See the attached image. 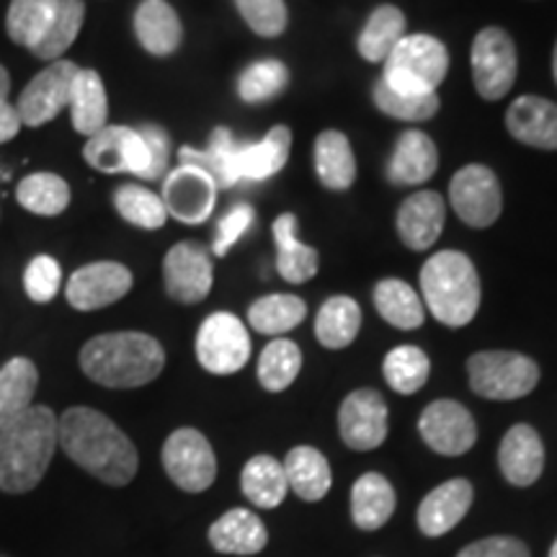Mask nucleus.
<instances>
[{
	"mask_svg": "<svg viewBox=\"0 0 557 557\" xmlns=\"http://www.w3.org/2000/svg\"><path fill=\"white\" fill-rule=\"evenodd\" d=\"M444 220H447L444 199L436 191H418L400 205L395 227L410 250H426L442 235Z\"/></svg>",
	"mask_w": 557,
	"mask_h": 557,
	"instance_id": "19",
	"label": "nucleus"
},
{
	"mask_svg": "<svg viewBox=\"0 0 557 557\" xmlns=\"http://www.w3.org/2000/svg\"><path fill=\"white\" fill-rule=\"evenodd\" d=\"M276 240V271L282 274L284 282L289 284H305L318 274V250L305 246L297 238V218L295 214L284 212L282 218L271 227Z\"/></svg>",
	"mask_w": 557,
	"mask_h": 557,
	"instance_id": "26",
	"label": "nucleus"
},
{
	"mask_svg": "<svg viewBox=\"0 0 557 557\" xmlns=\"http://www.w3.org/2000/svg\"><path fill=\"white\" fill-rule=\"evenodd\" d=\"M302 369V351L295 341L274 338L259 357V382L269 393H282L297 380Z\"/></svg>",
	"mask_w": 557,
	"mask_h": 557,
	"instance_id": "40",
	"label": "nucleus"
},
{
	"mask_svg": "<svg viewBox=\"0 0 557 557\" xmlns=\"http://www.w3.org/2000/svg\"><path fill=\"white\" fill-rule=\"evenodd\" d=\"M145 139V148H148L150 169L145 173V178L156 181L163 178L165 171H169V158H171V139L165 135V129H160L158 124H143L137 129Z\"/></svg>",
	"mask_w": 557,
	"mask_h": 557,
	"instance_id": "49",
	"label": "nucleus"
},
{
	"mask_svg": "<svg viewBox=\"0 0 557 557\" xmlns=\"http://www.w3.org/2000/svg\"><path fill=\"white\" fill-rule=\"evenodd\" d=\"M58 442L78 468L107 485L135 480L139 457L129 436L101 410L75 406L58 418Z\"/></svg>",
	"mask_w": 557,
	"mask_h": 557,
	"instance_id": "1",
	"label": "nucleus"
},
{
	"mask_svg": "<svg viewBox=\"0 0 557 557\" xmlns=\"http://www.w3.org/2000/svg\"><path fill=\"white\" fill-rule=\"evenodd\" d=\"M418 431L423 442L438 455L459 457L475 447V418L455 400H434L418 418Z\"/></svg>",
	"mask_w": 557,
	"mask_h": 557,
	"instance_id": "13",
	"label": "nucleus"
},
{
	"mask_svg": "<svg viewBox=\"0 0 557 557\" xmlns=\"http://www.w3.org/2000/svg\"><path fill=\"white\" fill-rule=\"evenodd\" d=\"M387 385L400 395H413L426 385L431 361L418 346H398L385 357L382 364Z\"/></svg>",
	"mask_w": 557,
	"mask_h": 557,
	"instance_id": "41",
	"label": "nucleus"
},
{
	"mask_svg": "<svg viewBox=\"0 0 557 557\" xmlns=\"http://www.w3.org/2000/svg\"><path fill=\"white\" fill-rule=\"evenodd\" d=\"M374 308L389 325L400 331L421 329L423 320H426L421 297L403 278H382L374 287Z\"/></svg>",
	"mask_w": 557,
	"mask_h": 557,
	"instance_id": "33",
	"label": "nucleus"
},
{
	"mask_svg": "<svg viewBox=\"0 0 557 557\" xmlns=\"http://www.w3.org/2000/svg\"><path fill=\"white\" fill-rule=\"evenodd\" d=\"M83 158L90 169L101 173H132V176L145 178L150 169L143 135L120 124H107L96 135H90L83 148Z\"/></svg>",
	"mask_w": 557,
	"mask_h": 557,
	"instance_id": "12",
	"label": "nucleus"
},
{
	"mask_svg": "<svg viewBox=\"0 0 557 557\" xmlns=\"http://www.w3.org/2000/svg\"><path fill=\"white\" fill-rule=\"evenodd\" d=\"M457 557H529V549L517 537H487L472 542Z\"/></svg>",
	"mask_w": 557,
	"mask_h": 557,
	"instance_id": "50",
	"label": "nucleus"
},
{
	"mask_svg": "<svg viewBox=\"0 0 557 557\" xmlns=\"http://www.w3.org/2000/svg\"><path fill=\"white\" fill-rule=\"evenodd\" d=\"M240 487L243 496H246L256 508H276L289 493L284 465L271 455H259L248 459L240 475Z\"/></svg>",
	"mask_w": 557,
	"mask_h": 557,
	"instance_id": "32",
	"label": "nucleus"
},
{
	"mask_svg": "<svg viewBox=\"0 0 557 557\" xmlns=\"http://www.w3.org/2000/svg\"><path fill=\"white\" fill-rule=\"evenodd\" d=\"M18 205L39 218H58L70 205V186L58 173H32L18 184Z\"/></svg>",
	"mask_w": 557,
	"mask_h": 557,
	"instance_id": "39",
	"label": "nucleus"
},
{
	"mask_svg": "<svg viewBox=\"0 0 557 557\" xmlns=\"http://www.w3.org/2000/svg\"><path fill=\"white\" fill-rule=\"evenodd\" d=\"M513 139L540 150H557V103L542 96H521L506 111Z\"/></svg>",
	"mask_w": 557,
	"mask_h": 557,
	"instance_id": "21",
	"label": "nucleus"
},
{
	"mask_svg": "<svg viewBox=\"0 0 557 557\" xmlns=\"http://www.w3.org/2000/svg\"><path fill=\"white\" fill-rule=\"evenodd\" d=\"M163 205L169 218L184 225H201L212 214L218 201V184L194 165H178L165 176Z\"/></svg>",
	"mask_w": 557,
	"mask_h": 557,
	"instance_id": "16",
	"label": "nucleus"
},
{
	"mask_svg": "<svg viewBox=\"0 0 557 557\" xmlns=\"http://www.w3.org/2000/svg\"><path fill=\"white\" fill-rule=\"evenodd\" d=\"M83 21H86V3L83 0H58L50 24H47L41 39L29 52L39 60H62V54L70 50V45L78 39Z\"/></svg>",
	"mask_w": 557,
	"mask_h": 557,
	"instance_id": "35",
	"label": "nucleus"
},
{
	"mask_svg": "<svg viewBox=\"0 0 557 557\" xmlns=\"http://www.w3.org/2000/svg\"><path fill=\"white\" fill-rule=\"evenodd\" d=\"M341 438L357 451L377 449L387 438V403L377 389H357L341 403Z\"/></svg>",
	"mask_w": 557,
	"mask_h": 557,
	"instance_id": "17",
	"label": "nucleus"
},
{
	"mask_svg": "<svg viewBox=\"0 0 557 557\" xmlns=\"http://www.w3.org/2000/svg\"><path fill=\"white\" fill-rule=\"evenodd\" d=\"M163 367V346L148 333H103L81 348V369L88 380L103 387H143L156 380Z\"/></svg>",
	"mask_w": 557,
	"mask_h": 557,
	"instance_id": "3",
	"label": "nucleus"
},
{
	"mask_svg": "<svg viewBox=\"0 0 557 557\" xmlns=\"http://www.w3.org/2000/svg\"><path fill=\"white\" fill-rule=\"evenodd\" d=\"M54 3L58 0H11L9 16H5V32L11 41L32 50L50 24Z\"/></svg>",
	"mask_w": 557,
	"mask_h": 557,
	"instance_id": "42",
	"label": "nucleus"
},
{
	"mask_svg": "<svg viewBox=\"0 0 557 557\" xmlns=\"http://www.w3.org/2000/svg\"><path fill=\"white\" fill-rule=\"evenodd\" d=\"M361 329V308L351 297L325 299L315 318V336L325 348H346Z\"/></svg>",
	"mask_w": 557,
	"mask_h": 557,
	"instance_id": "37",
	"label": "nucleus"
},
{
	"mask_svg": "<svg viewBox=\"0 0 557 557\" xmlns=\"http://www.w3.org/2000/svg\"><path fill=\"white\" fill-rule=\"evenodd\" d=\"M308 318V305L295 295H267L248 308V323L263 336H282Z\"/></svg>",
	"mask_w": 557,
	"mask_h": 557,
	"instance_id": "38",
	"label": "nucleus"
},
{
	"mask_svg": "<svg viewBox=\"0 0 557 557\" xmlns=\"http://www.w3.org/2000/svg\"><path fill=\"white\" fill-rule=\"evenodd\" d=\"M553 75H555V83H557V45H555V52H553Z\"/></svg>",
	"mask_w": 557,
	"mask_h": 557,
	"instance_id": "53",
	"label": "nucleus"
},
{
	"mask_svg": "<svg viewBox=\"0 0 557 557\" xmlns=\"http://www.w3.org/2000/svg\"><path fill=\"white\" fill-rule=\"evenodd\" d=\"M197 359L209 374L240 372L250 359L248 329L230 312H214L197 333Z\"/></svg>",
	"mask_w": 557,
	"mask_h": 557,
	"instance_id": "9",
	"label": "nucleus"
},
{
	"mask_svg": "<svg viewBox=\"0 0 557 557\" xmlns=\"http://www.w3.org/2000/svg\"><path fill=\"white\" fill-rule=\"evenodd\" d=\"M58 442V416L47 406H32L0 431V491L29 493L50 468Z\"/></svg>",
	"mask_w": 557,
	"mask_h": 557,
	"instance_id": "2",
	"label": "nucleus"
},
{
	"mask_svg": "<svg viewBox=\"0 0 557 557\" xmlns=\"http://www.w3.org/2000/svg\"><path fill=\"white\" fill-rule=\"evenodd\" d=\"M549 557H557V540H555V545H553V549H549Z\"/></svg>",
	"mask_w": 557,
	"mask_h": 557,
	"instance_id": "54",
	"label": "nucleus"
},
{
	"mask_svg": "<svg viewBox=\"0 0 557 557\" xmlns=\"http://www.w3.org/2000/svg\"><path fill=\"white\" fill-rule=\"evenodd\" d=\"M449 201L457 218L470 227H491L504 212V191L496 173L485 165H465L449 184Z\"/></svg>",
	"mask_w": 557,
	"mask_h": 557,
	"instance_id": "10",
	"label": "nucleus"
},
{
	"mask_svg": "<svg viewBox=\"0 0 557 557\" xmlns=\"http://www.w3.org/2000/svg\"><path fill=\"white\" fill-rule=\"evenodd\" d=\"M289 491L302 500H320L331 491V465L315 447H295L284 459Z\"/></svg>",
	"mask_w": 557,
	"mask_h": 557,
	"instance_id": "34",
	"label": "nucleus"
},
{
	"mask_svg": "<svg viewBox=\"0 0 557 557\" xmlns=\"http://www.w3.org/2000/svg\"><path fill=\"white\" fill-rule=\"evenodd\" d=\"M18 129H21V120H18L16 107L9 103V99H0V145L11 143V139L18 135Z\"/></svg>",
	"mask_w": 557,
	"mask_h": 557,
	"instance_id": "51",
	"label": "nucleus"
},
{
	"mask_svg": "<svg viewBox=\"0 0 557 557\" xmlns=\"http://www.w3.org/2000/svg\"><path fill=\"white\" fill-rule=\"evenodd\" d=\"M406 37V16L398 5H380L359 34V52L367 62H385Z\"/></svg>",
	"mask_w": 557,
	"mask_h": 557,
	"instance_id": "36",
	"label": "nucleus"
},
{
	"mask_svg": "<svg viewBox=\"0 0 557 557\" xmlns=\"http://www.w3.org/2000/svg\"><path fill=\"white\" fill-rule=\"evenodd\" d=\"M421 292L431 315L449 329L468 325L483 297L475 263L459 250H438L423 263Z\"/></svg>",
	"mask_w": 557,
	"mask_h": 557,
	"instance_id": "4",
	"label": "nucleus"
},
{
	"mask_svg": "<svg viewBox=\"0 0 557 557\" xmlns=\"http://www.w3.org/2000/svg\"><path fill=\"white\" fill-rule=\"evenodd\" d=\"M163 278L169 297L181 305H197L212 292L214 267L207 248L199 243H176L163 261Z\"/></svg>",
	"mask_w": 557,
	"mask_h": 557,
	"instance_id": "15",
	"label": "nucleus"
},
{
	"mask_svg": "<svg viewBox=\"0 0 557 557\" xmlns=\"http://www.w3.org/2000/svg\"><path fill=\"white\" fill-rule=\"evenodd\" d=\"M438 169V150L426 132L408 129L395 143L393 158L387 163V178L395 186L426 184Z\"/></svg>",
	"mask_w": 557,
	"mask_h": 557,
	"instance_id": "22",
	"label": "nucleus"
},
{
	"mask_svg": "<svg viewBox=\"0 0 557 557\" xmlns=\"http://www.w3.org/2000/svg\"><path fill=\"white\" fill-rule=\"evenodd\" d=\"M114 205L116 212H120L129 225H137L143 230H158L165 225V220H169L163 199L137 184L120 186V189L114 191Z\"/></svg>",
	"mask_w": 557,
	"mask_h": 557,
	"instance_id": "43",
	"label": "nucleus"
},
{
	"mask_svg": "<svg viewBox=\"0 0 557 557\" xmlns=\"http://www.w3.org/2000/svg\"><path fill=\"white\" fill-rule=\"evenodd\" d=\"M209 542L222 555H256L267 547L269 532L248 508H233L209 527Z\"/></svg>",
	"mask_w": 557,
	"mask_h": 557,
	"instance_id": "25",
	"label": "nucleus"
},
{
	"mask_svg": "<svg viewBox=\"0 0 557 557\" xmlns=\"http://www.w3.org/2000/svg\"><path fill=\"white\" fill-rule=\"evenodd\" d=\"M238 158H240V145L235 143L233 132L225 127H218L209 137V148H181L178 160L181 165H194V169L205 171L209 178L218 184V189H233L240 181L238 171Z\"/></svg>",
	"mask_w": 557,
	"mask_h": 557,
	"instance_id": "24",
	"label": "nucleus"
},
{
	"mask_svg": "<svg viewBox=\"0 0 557 557\" xmlns=\"http://www.w3.org/2000/svg\"><path fill=\"white\" fill-rule=\"evenodd\" d=\"M256 220V212L250 205H235L225 218L220 220V227H218V238H214V256H225L230 248L235 246L243 238V233L253 225Z\"/></svg>",
	"mask_w": 557,
	"mask_h": 557,
	"instance_id": "48",
	"label": "nucleus"
},
{
	"mask_svg": "<svg viewBox=\"0 0 557 557\" xmlns=\"http://www.w3.org/2000/svg\"><path fill=\"white\" fill-rule=\"evenodd\" d=\"M292 150V132L289 127H274L269 129V135L261 143L253 145H240V158H238V171L240 181H267L276 176L278 171L287 165Z\"/></svg>",
	"mask_w": 557,
	"mask_h": 557,
	"instance_id": "31",
	"label": "nucleus"
},
{
	"mask_svg": "<svg viewBox=\"0 0 557 557\" xmlns=\"http://www.w3.org/2000/svg\"><path fill=\"white\" fill-rule=\"evenodd\" d=\"M498 465L511 485L527 487L537 483L542 470H545V447H542L537 431L527 423H517V426L508 429L498 449Z\"/></svg>",
	"mask_w": 557,
	"mask_h": 557,
	"instance_id": "20",
	"label": "nucleus"
},
{
	"mask_svg": "<svg viewBox=\"0 0 557 557\" xmlns=\"http://www.w3.org/2000/svg\"><path fill=\"white\" fill-rule=\"evenodd\" d=\"M70 116L78 135L90 137L107 127L109 120V99L103 88L101 75L96 70H78L70 90Z\"/></svg>",
	"mask_w": 557,
	"mask_h": 557,
	"instance_id": "27",
	"label": "nucleus"
},
{
	"mask_svg": "<svg viewBox=\"0 0 557 557\" xmlns=\"http://www.w3.org/2000/svg\"><path fill=\"white\" fill-rule=\"evenodd\" d=\"M472 393L487 400H519L540 382L537 361L517 351H480L468 359Z\"/></svg>",
	"mask_w": 557,
	"mask_h": 557,
	"instance_id": "6",
	"label": "nucleus"
},
{
	"mask_svg": "<svg viewBox=\"0 0 557 557\" xmlns=\"http://www.w3.org/2000/svg\"><path fill=\"white\" fill-rule=\"evenodd\" d=\"M289 83V70L278 60H261L248 65L238 78V96L246 103H263L276 99Z\"/></svg>",
	"mask_w": 557,
	"mask_h": 557,
	"instance_id": "44",
	"label": "nucleus"
},
{
	"mask_svg": "<svg viewBox=\"0 0 557 557\" xmlns=\"http://www.w3.org/2000/svg\"><path fill=\"white\" fill-rule=\"evenodd\" d=\"M62 284V271L60 263L52 259V256H37L32 259L29 267H26L24 274V289L29 295L32 302L47 305L58 297Z\"/></svg>",
	"mask_w": 557,
	"mask_h": 557,
	"instance_id": "47",
	"label": "nucleus"
},
{
	"mask_svg": "<svg viewBox=\"0 0 557 557\" xmlns=\"http://www.w3.org/2000/svg\"><path fill=\"white\" fill-rule=\"evenodd\" d=\"M78 70L81 67L75 62L54 60L39 75H34L16 101L21 124L24 127H41V124L52 122L70 103V90H73Z\"/></svg>",
	"mask_w": 557,
	"mask_h": 557,
	"instance_id": "11",
	"label": "nucleus"
},
{
	"mask_svg": "<svg viewBox=\"0 0 557 557\" xmlns=\"http://www.w3.org/2000/svg\"><path fill=\"white\" fill-rule=\"evenodd\" d=\"M395 511V491L380 472H367L351 487V519L364 532L385 527Z\"/></svg>",
	"mask_w": 557,
	"mask_h": 557,
	"instance_id": "28",
	"label": "nucleus"
},
{
	"mask_svg": "<svg viewBox=\"0 0 557 557\" xmlns=\"http://www.w3.org/2000/svg\"><path fill=\"white\" fill-rule=\"evenodd\" d=\"M315 171L325 189L346 191L357 178V158L344 132L325 129L315 139Z\"/></svg>",
	"mask_w": 557,
	"mask_h": 557,
	"instance_id": "30",
	"label": "nucleus"
},
{
	"mask_svg": "<svg viewBox=\"0 0 557 557\" xmlns=\"http://www.w3.org/2000/svg\"><path fill=\"white\" fill-rule=\"evenodd\" d=\"M9 90H11V75H9V70L0 65V99H5V96H9Z\"/></svg>",
	"mask_w": 557,
	"mask_h": 557,
	"instance_id": "52",
	"label": "nucleus"
},
{
	"mask_svg": "<svg viewBox=\"0 0 557 557\" xmlns=\"http://www.w3.org/2000/svg\"><path fill=\"white\" fill-rule=\"evenodd\" d=\"M449 73V52L444 41L429 34H406L385 60L382 81L393 90L413 96L436 94Z\"/></svg>",
	"mask_w": 557,
	"mask_h": 557,
	"instance_id": "5",
	"label": "nucleus"
},
{
	"mask_svg": "<svg viewBox=\"0 0 557 557\" xmlns=\"http://www.w3.org/2000/svg\"><path fill=\"white\" fill-rule=\"evenodd\" d=\"M240 16L259 37H278L289 24L284 0H235Z\"/></svg>",
	"mask_w": 557,
	"mask_h": 557,
	"instance_id": "46",
	"label": "nucleus"
},
{
	"mask_svg": "<svg viewBox=\"0 0 557 557\" xmlns=\"http://www.w3.org/2000/svg\"><path fill=\"white\" fill-rule=\"evenodd\" d=\"M137 41L156 58H169L181 47L184 26L178 13L165 0H143L135 11Z\"/></svg>",
	"mask_w": 557,
	"mask_h": 557,
	"instance_id": "23",
	"label": "nucleus"
},
{
	"mask_svg": "<svg viewBox=\"0 0 557 557\" xmlns=\"http://www.w3.org/2000/svg\"><path fill=\"white\" fill-rule=\"evenodd\" d=\"M39 385L37 364L26 357L5 361L0 369V431L32 408Z\"/></svg>",
	"mask_w": 557,
	"mask_h": 557,
	"instance_id": "29",
	"label": "nucleus"
},
{
	"mask_svg": "<svg viewBox=\"0 0 557 557\" xmlns=\"http://www.w3.org/2000/svg\"><path fill=\"white\" fill-rule=\"evenodd\" d=\"M472 496H475V491H472L470 480L465 478L447 480L444 485L434 487L418 506V529L426 537H442L465 519V513L472 506Z\"/></svg>",
	"mask_w": 557,
	"mask_h": 557,
	"instance_id": "18",
	"label": "nucleus"
},
{
	"mask_svg": "<svg viewBox=\"0 0 557 557\" xmlns=\"http://www.w3.org/2000/svg\"><path fill=\"white\" fill-rule=\"evenodd\" d=\"M132 271L116 261H96L67 278L65 297L75 310L90 312L109 308L132 289Z\"/></svg>",
	"mask_w": 557,
	"mask_h": 557,
	"instance_id": "14",
	"label": "nucleus"
},
{
	"mask_svg": "<svg viewBox=\"0 0 557 557\" xmlns=\"http://www.w3.org/2000/svg\"><path fill=\"white\" fill-rule=\"evenodd\" d=\"M163 468L181 491L201 493L218 478V457L201 431L178 429L163 444Z\"/></svg>",
	"mask_w": 557,
	"mask_h": 557,
	"instance_id": "8",
	"label": "nucleus"
},
{
	"mask_svg": "<svg viewBox=\"0 0 557 557\" xmlns=\"http://www.w3.org/2000/svg\"><path fill=\"white\" fill-rule=\"evenodd\" d=\"M374 103L382 114L393 116V120L400 122H426L436 114L438 107V96L429 94V96H413V94H400V90H393L385 81L374 83Z\"/></svg>",
	"mask_w": 557,
	"mask_h": 557,
	"instance_id": "45",
	"label": "nucleus"
},
{
	"mask_svg": "<svg viewBox=\"0 0 557 557\" xmlns=\"http://www.w3.org/2000/svg\"><path fill=\"white\" fill-rule=\"evenodd\" d=\"M472 83L485 101L504 99L517 83V45L498 26H487L472 41Z\"/></svg>",
	"mask_w": 557,
	"mask_h": 557,
	"instance_id": "7",
	"label": "nucleus"
}]
</instances>
